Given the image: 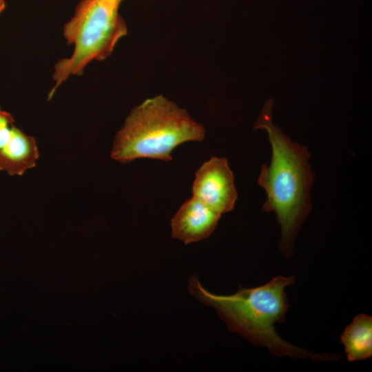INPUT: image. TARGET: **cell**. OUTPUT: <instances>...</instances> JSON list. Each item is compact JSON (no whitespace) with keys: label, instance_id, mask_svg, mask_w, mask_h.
<instances>
[{"label":"cell","instance_id":"6","mask_svg":"<svg viewBox=\"0 0 372 372\" xmlns=\"http://www.w3.org/2000/svg\"><path fill=\"white\" fill-rule=\"evenodd\" d=\"M12 116L0 107V172L21 176L36 166V140L17 127Z\"/></svg>","mask_w":372,"mask_h":372},{"label":"cell","instance_id":"3","mask_svg":"<svg viewBox=\"0 0 372 372\" xmlns=\"http://www.w3.org/2000/svg\"><path fill=\"white\" fill-rule=\"evenodd\" d=\"M204 137L201 124L160 95L132 110L115 136L111 157L124 164L141 158L171 161L177 146Z\"/></svg>","mask_w":372,"mask_h":372},{"label":"cell","instance_id":"1","mask_svg":"<svg viewBox=\"0 0 372 372\" xmlns=\"http://www.w3.org/2000/svg\"><path fill=\"white\" fill-rule=\"evenodd\" d=\"M273 105L271 99L265 103L254 126V130H267L272 149L270 165H262L258 183L267 195L263 210L274 212L280 226V251L290 256L294 239L312 209L309 189L314 174L308 162V149L291 141L273 124Z\"/></svg>","mask_w":372,"mask_h":372},{"label":"cell","instance_id":"7","mask_svg":"<svg viewBox=\"0 0 372 372\" xmlns=\"http://www.w3.org/2000/svg\"><path fill=\"white\" fill-rule=\"evenodd\" d=\"M221 214L192 196L179 208L172 219V237L185 244L209 237Z\"/></svg>","mask_w":372,"mask_h":372},{"label":"cell","instance_id":"2","mask_svg":"<svg viewBox=\"0 0 372 372\" xmlns=\"http://www.w3.org/2000/svg\"><path fill=\"white\" fill-rule=\"evenodd\" d=\"M294 282V276H279L262 286L240 287L236 293L223 296L207 291L192 277L189 291L202 302L214 307L231 331L256 346L268 348L275 355L309 358L314 362L337 360V354L309 352L285 341L276 333L275 324L285 320L289 307L285 289Z\"/></svg>","mask_w":372,"mask_h":372},{"label":"cell","instance_id":"8","mask_svg":"<svg viewBox=\"0 0 372 372\" xmlns=\"http://www.w3.org/2000/svg\"><path fill=\"white\" fill-rule=\"evenodd\" d=\"M347 359L366 360L372 355V317L358 314L346 327L340 337Z\"/></svg>","mask_w":372,"mask_h":372},{"label":"cell","instance_id":"5","mask_svg":"<svg viewBox=\"0 0 372 372\" xmlns=\"http://www.w3.org/2000/svg\"><path fill=\"white\" fill-rule=\"evenodd\" d=\"M193 196L222 214L233 209L238 194L226 158L212 157L196 173Z\"/></svg>","mask_w":372,"mask_h":372},{"label":"cell","instance_id":"9","mask_svg":"<svg viewBox=\"0 0 372 372\" xmlns=\"http://www.w3.org/2000/svg\"><path fill=\"white\" fill-rule=\"evenodd\" d=\"M6 2L5 0H0V14L5 9Z\"/></svg>","mask_w":372,"mask_h":372},{"label":"cell","instance_id":"4","mask_svg":"<svg viewBox=\"0 0 372 372\" xmlns=\"http://www.w3.org/2000/svg\"><path fill=\"white\" fill-rule=\"evenodd\" d=\"M122 0H81L72 19L63 26L68 44L74 45L69 58L54 66L55 84L48 97L72 75H82L92 61L109 56L118 40L127 34L125 21L118 13Z\"/></svg>","mask_w":372,"mask_h":372}]
</instances>
